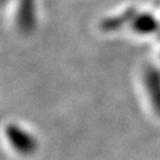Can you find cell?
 I'll use <instances>...</instances> for the list:
<instances>
[{
    "label": "cell",
    "mask_w": 160,
    "mask_h": 160,
    "mask_svg": "<svg viewBox=\"0 0 160 160\" xmlns=\"http://www.w3.org/2000/svg\"><path fill=\"white\" fill-rule=\"evenodd\" d=\"M6 137L11 146L17 151L19 154L30 155L37 149V142L30 133L24 131L23 128L11 123L6 127Z\"/></svg>",
    "instance_id": "6da1fadb"
},
{
    "label": "cell",
    "mask_w": 160,
    "mask_h": 160,
    "mask_svg": "<svg viewBox=\"0 0 160 160\" xmlns=\"http://www.w3.org/2000/svg\"><path fill=\"white\" fill-rule=\"evenodd\" d=\"M132 28L138 33H152L158 29V22L153 16H151L148 13H141L133 16L131 19Z\"/></svg>",
    "instance_id": "277c9868"
},
{
    "label": "cell",
    "mask_w": 160,
    "mask_h": 160,
    "mask_svg": "<svg viewBox=\"0 0 160 160\" xmlns=\"http://www.w3.org/2000/svg\"><path fill=\"white\" fill-rule=\"evenodd\" d=\"M36 6L34 0H20L17 8V22L20 31L29 33L36 26Z\"/></svg>",
    "instance_id": "7a4b0ae2"
},
{
    "label": "cell",
    "mask_w": 160,
    "mask_h": 160,
    "mask_svg": "<svg viewBox=\"0 0 160 160\" xmlns=\"http://www.w3.org/2000/svg\"><path fill=\"white\" fill-rule=\"evenodd\" d=\"M2 1H4V2H5V1H6V0H2Z\"/></svg>",
    "instance_id": "5b68a950"
},
{
    "label": "cell",
    "mask_w": 160,
    "mask_h": 160,
    "mask_svg": "<svg viewBox=\"0 0 160 160\" xmlns=\"http://www.w3.org/2000/svg\"><path fill=\"white\" fill-rule=\"evenodd\" d=\"M143 81L146 92L154 110L160 115V72L155 68H148L145 71Z\"/></svg>",
    "instance_id": "3957f363"
}]
</instances>
